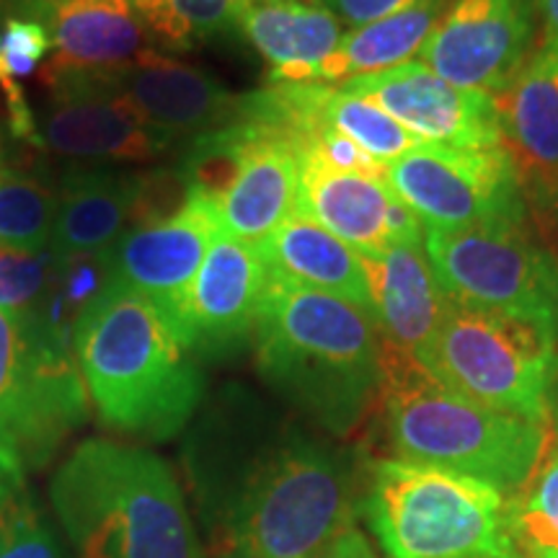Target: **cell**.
<instances>
[{
	"mask_svg": "<svg viewBox=\"0 0 558 558\" xmlns=\"http://www.w3.org/2000/svg\"><path fill=\"white\" fill-rule=\"evenodd\" d=\"M73 352L107 427L171 439L190 424L205 375L156 303L107 284L75 313Z\"/></svg>",
	"mask_w": 558,
	"mask_h": 558,
	"instance_id": "cell-1",
	"label": "cell"
},
{
	"mask_svg": "<svg viewBox=\"0 0 558 558\" xmlns=\"http://www.w3.org/2000/svg\"><path fill=\"white\" fill-rule=\"evenodd\" d=\"M262 378L333 435L362 422L383 386V339L367 308L271 279L254 331Z\"/></svg>",
	"mask_w": 558,
	"mask_h": 558,
	"instance_id": "cell-2",
	"label": "cell"
},
{
	"mask_svg": "<svg viewBox=\"0 0 558 558\" xmlns=\"http://www.w3.org/2000/svg\"><path fill=\"white\" fill-rule=\"evenodd\" d=\"M50 499L78 558H207L177 476L150 450L86 439L62 460Z\"/></svg>",
	"mask_w": 558,
	"mask_h": 558,
	"instance_id": "cell-3",
	"label": "cell"
},
{
	"mask_svg": "<svg viewBox=\"0 0 558 558\" xmlns=\"http://www.w3.org/2000/svg\"><path fill=\"white\" fill-rule=\"evenodd\" d=\"M378 401L396 458L478 478L507 497L530 478L548 445L550 427L465 399L416 357L386 344Z\"/></svg>",
	"mask_w": 558,
	"mask_h": 558,
	"instance_id": "cell-4",
	"label": "cell"
},
{
	"mask_svg": "<svg viewBox=\"0 0 558 558\" xmlns=\"http://www.w3.org/2000/svg\"><path fill=\"white\" fill-rule=\"evenodd\" d=\"M354 520L357 494L347 460L284 429L246 463L222 558H311L354 530Z\"/></svg>",
	"mask_w": 558,
	"mask_h": 558,
	"instance_id": "cell-5",
	"label": "cell"
},
{
	"mask_svg": "<svg viewBox=\"0 0 558 558\" xmlns=\"http://www.w3.org/2000/svg\"><path fill=\"white\" fill-rule=\"evenodd\" d=\"M497 486L409 460L373 465L365 509L390 558H520Z\"/></svg>",
	"mask_w": 558,
	"mask_h": 558,
	"instance_id": "cell-6",
	"label": "cell"
},
{
	"mask_svg": "<svg viewBox=\"0 0 558 558\" xmlns=\"http://www.w3.org/2000/svg\"><path fill=\"white\" fill-rule=\"evenodd\" d=\"M416 360L484 407L550 427L558 414V337L543 326L450 300Z\"/></svg>",
	"mask_w": 558,
	"mask_h": 558,
	"instance_id": "cell-7",
	"label": "cell"
},
{
	"mask_svg": "<svg viewBox=\"0 0 558 558\" xmlns=\"http://www.w3.org/2000/svg\"><path fill=\"white\" fill-rule=\"evenodd\" d=\"M88 416L73 331L41 305L0 311V442L24 469L47 463Z\"/></svg>",
	"mask_w": 558,
	"mask_h": 558,
	"instance_id": "cell-8",
	"label": "cell"
},
{
	"mask_svg": "<svg viewBox=\"0 0 558 558\" xmlns=\"http://www.w3.org/2000/svg\"><path fill=\"white\" fill-rule=\"evenodd\" d=\"M424 246L445 295L543 326L558 337V259L522 226H424Z\"/></svg>",
	"mask_w": 558,
	"mask_h": 558,
	"instance_id": "cell-9",
	"label": "cell"
},
{
	"mask_svg": "<svg viewBox=\"0 0 558 558\" xmlns=\"http://www.w3.org/2000/svg\"><path fill=\"white\" fill-rule=\"evenodd\" d=\"M386 181L424 226L486 228L525 222V184L505 145H416L386 169Z\"/></svg>",
	"mask_w": 558,
	"mask_h": 558,
	"instance_id": "cell-10",
	"label": "cell"
},
{
	"mask_svg": "<svg viewBox=\"0 0 558 558\" xmlns=\"http://www.w3.org/2000/svg\"><path fill=\"white\" fill-rule=\"evenodd\" d=\"M218 233V205L205 194L186 190L181 205L132 222L120 241L104 251L107 284L140 292L177 326L194 277Z\"/></svg>",
	"mask_w": 558,
	"mask_h": 558,
	"instance_id": "cell-11",
	"label": "cell"
},
{
	"mask_svg": "<svg viewBox=\"0 0 558 558\" xmlns=\"http://www.w3.org/2000/svg\"><path fill=\"white\" fill-rule=\"evenodd\" d=\"M538 47L535 0H450L418 60L452 86L499 96Z\"/></svg>",
	"mask_w": 558,
	"mask_h": 558,
	"instance_id": "cell-12",
	"label": "cell"
},
{
	"mask_svg": "<svg viewBox=\"0 0 558 558\" xmlns=\"http://www.w3.org/2000/svg\"><path fill=\"white\" fill-rule=\"evenodd\" d=\"M47 96L37 145L83 163H145L177 145L148 128L122 99L88 81L81 65L54 58L41 73Z\"/></svg>",
	"mask_w": 558,
	"mask_h": 558,
	"instance_id": "cell-13",
	"label": "cell"
},
{
	"mask_svg": "<svg viewBox=\"0 0 558 558\" xmlns=\"http://www.w3.org/2000/svg\"><path fill=\"white\" fill-rule=\"evenodd\" d=\"M81 68L90 83L122 99L140 120L169 137L177 148L241 122L243 96L186 62L143 52L120 65Z\"/></svg>",
	"mask_w": 558,
	"mask_h": 558,
	"instance_id": "cell-14",
	"label": "cell"
},
{
	"mask_svg": "<svg viewBox=\"0 0 558 558\" xmlns=\"http://www.w3.org/2000/svg\"><path fill=\"white\" fill-rule=\"evenodd\" d=\"M393 117L409 135L448 148H499L501 124L492 96L439 78L422 60L339 83Z\"/></svg>",
	"mask_w": 558,
	"mask_h": 558,
	"instance_id": "cell-15",
	"label": "cell"
},
{
	"mask_svg": "<svg viewBox=\"0 0 558 558\" xmlns=\"http://www.w3.org/2000/svg\"><path fill=\"white\" fill-rule=\"evenodd\" d=\"M269 282L259 246L220 228L173 326L181 344L194 357H220L246 344L254 339Z\"/></svg>",
	"mask_w": 558,
	"mask_h": 558,
	"instance_id": "cell-16",
	"label": "cell"
},
{
	"mask_svg": "<svg viewBox=\"0 0 558 558\" xmlns=\"http://www.w3.org/2000/svg\"><path fill=\"white\" fill-rule=\"evenodd\" d=\"M233 160L218 199L220 228L233 239L259 243L298 213L300 153L288 130L235 122Z\"/></svg>",
	"mask_w": 558,
	"mask_h": 558,
	"instance_id": "cell-17",
	"label": "cell"
},
{
	"mask_svg": "<svg viewBox=\"0 0 558 558\" xmlns=\"http://www.w3.org/2000/svg\"><path fill=\"white\" fill-rule=\"evenodd\" d=\"M298 215L318 222L362 256L424 239V222L396 197L386 179L339 171L308 153H300Z\"/></svg>",
	"mask_w": 558,
	"mask_h": 558,
	"instance_id": "cell-18",
	"label": "cell"
},
{
	"mask_svg": "<svg viewBox=\"0 0 558 558\" xmlns=\"http://www.w3.org/2000/svg\"><path fill=\"white\" fill-rule=\"evenodd\" d=\"M362 264L367 277V313L378 326L383 344L416 357L450 305L424 239L362 256Z\"/></svg>",
	"mask_w": 558,
	"mask_h": 558,
	"instance_id": "cell-19",
	"label": "cell"
},
{
	"mask_svg": "<svg viewBox=\"0 0 558 558\" xmlns=\"http://www.w3.org/2000/svg\"><path fill=\"white\" fill-rule=\"evenodd\" d=\"M153 173L122 169H70L58 184V220L50 251L58 262L99 256L137 220Z\"/></svg>",
	"mask_w": 558,
	"mask_h": 558,
	"instance_id": "cell-20",
	"label": "cell"
},
{
	"mask_svg": "<svg viewBox=\"0 0 558 558\" xmlns=\"http://www.w3.org/2000/svg\"><path fill=\"white\" fill-rule=\"evenodd\" d=\"M501 145L525 192H558V47L541 41L518 78L494 96Z\"/></svg>",
	"mask_w": 558,
	"mask_h": 558,
	"instance_id": "cell-21",
	"label": "cell"
},
{
	"mask_svg": "<svg viewBox=\"0 0 558 558\" xmlns=\"http://www.w3.org/2000/svg\"><path fill=\"white\" fill-rule=\"evenodd\" d=\"M3 16L39 21L58 60L120 65L143 54L150 34L130 0H0Z\"/></svg>",
	"mask_w": 558,
	"mask_h": 558,
	"instance_id": "cell-22",
	"label": "cell"
},
{
	"mask_svg": "<svg viewBox=\"0 0 558 558\" xmlns=\"http://www.w3.org/2000/svg\"><path fill=\"white\" fill-rule=\"evenodd\" d=\"M241 34L269 62V83H311L347 26L320 0H267L239 13Z\"/></svg>",
	"mask_w": 558,
	"mask_h": 558,
	"instance_id": "cell-23",
	"label": "cell"
},
{
	"mask_svg": "<svg viewBox=\"0 0 558 558\" xmlns=\"http://www.w3.org/2000/svg\"><path fill=\"white\" fill-rule=\"evenodd\" d=\"M259 254L277 282L329 292L367 308L362 256L311 218L292 215L259 243Z\"/></svg>",
	"mask_w": 558,
	"mask_h": 558,
	"instance_id": "cell-24",
	"label": "cell"
},
{
	"mask_svg": "<svg viewBox=\"0 0 558 558\" xmlns=\"http://www.w3.org/2000/svg\"><path fill=\"white\" fill-rule=\"evenodd\" d=\"M448 5L450 0H414L399 13L347 29L337 50L313 68L311 83L339 86L360 75H373L414 60Z\"/></svg>",
	"mask_w": 558,
	"mask_h": 558,
	"instance_id": "cell-25",
	"label": "cell"
},
{
	"mask_svg": "<svg viewBox=\"0 0 558 558\" xmlns=\"http://www.w3.org/2000/svg\"><path fill=\"white\" fill-rule=\"evenodd\" d=\"M58 186L0 145V248L41 254L52 246Z\"/></svg>",
	"mask_w": 558,
	"mask_h": 558,
	"instance_id": "cell-26",
	"label": "cell"
},
{
	"mask_svg": "<svg viewBox=\"0 0 558 558\" xmlns=\"http://www.w3.org/2000/svg\"><path fill=\"white\" fill-rule=\"evenodd\" d=\"M509 541L520 558H558V429L530 478L507 501Z\"/></svg>",
	"mask_w": 558,
	"mask_h": 558,
	"instance_id": "cell-27",
	"label": "cell"
},
{
	"mask_svg": "<svg viewBox=\"0 0 558 558\" xmlns=\"http://www.w3.org/2000/svg\"><path fill=\"white\" fill-rule=\"evenodd\" d=\"M145 29L169 50L218 45L241 34L230 0H130Z\"/></svg>",
	"mask_w": 558,
	"mask_h": 558,
	"instance_id": "cell-28",
	"label": "cell"
},
{
	"mask_svg": "<svg viewBox=\"0 0 558 558\" xmlns=\"http://www.w3.org/2000/svg\"><path fill=\"white\" fill-rule=\"evenodd\" d=\"M0 558H65L52 525L26 488L0 505Z\"/></svg>",
	"mask_w": 558,
	"mask_h": 558,
	"instance_id": "cell-29",
	"label": "cell"
},
{
	"mask_svg": "<svg viewBox=\"0 0 558 558\" xmlns=\"http://www.w3.org/2000/svg\"><path fill=\"white\" fill-rule=\"evenodd\" d=\"M60 267L62 264L50 248L41 254L0 248V311L34 308L58 288Z\"/></svg>",
	"mask_w": 558,
	"mask_h": 558,
	"instance_id": "cell-30",
	"label": "cell"
},
{
	"mask_svg": "<svg viewBox=\"0 0 558 558\" xmlns=\"http://www.w3.org/2000/svg\"><path fill=\"white\" fill-rule=\"evenodd\" d=\"M50 50V34L39 21L3 16V24H0V88L32 75Z\"/></svg>",
	"mask_w": 558,
	"mask_h": 558,
	"instance_id": "cell-31",
	"label": "cell"
},
{
	"mask_svg": "<svg viewBox=\"0 0 558 558\" xmlns=\"http://www.w3.org/2000/svg\"><path fill=\"white\" fill-rule=\"evenodd\" d=\"M320 3H324L347 29H357V26L386 19L390 13H399L401 9L414 3V0H320Z\"/></svg>",
	"mask_w": 558,
	"mask_h": 558,
	"instance_id": "cell-32",
	"label": "cell"
},
{
	"mask_svg": "<svg viewBox=\"0 0 558 558\" xmlns=\"http://www.w3.org/2000/svg\"><path fill=\"white\" fill-rule=\"evenodd\" d=\"M21 488H26L24 463H21L16 452L0 442V505L9 497H13L16 492H21Z\"/></svg>",
	"mask_w": 558,
	"mask_h": 558,
	"instance_id": "cell-33",
	"label": "cell"
},
{
	"mask_svg": "<svg viewBox=\"0 0 558 558\" xmlns=\"http://www.w3.org/2000/svg\"><path fill=\"white\" fill-rule=\"evenodd\" d=\"M311 558H375V554H373V548H369L365 535L354 527V530H349L347 535H341L337 543H331L329 548H324L320 554L311 556Z\"/></svg>",
	"mask_w": 558,
	"mask_h": 558,
	"instance_id": "cell-34",
	"label": "cell"
},
{
	"mask_svg": "<svg viewBox=\"0 0 558 558\" xmlns=\"http://www.w3.org/2000/svg\"><path fill=\"white\" fill-rule=\"evenodd\" d=\"M535 11H538V26L543 32L541 41L558 47V0H535Z\"/></svg>",
	"mask_w": 558,
	"mask_h": 558,
	"instance_id": "cell-35",
	"label": "cell"
},
{
	"mask_svg": "<svg viewBox=\"0 0 558 558\" xmlns=\"http://www.w3.org/2000/svg\"><path fill=\"white\" fill-rule=\"evenodd\" d=\"M230 3H233L235 13H241V11H246V9H251V5H256V3H267V0H230Z\"/></svg>",
	"mask_w": 558,
	"mask_h": 558,
	"instance_id": "cell-36",
	"label": "cell"
}]
</instances>
